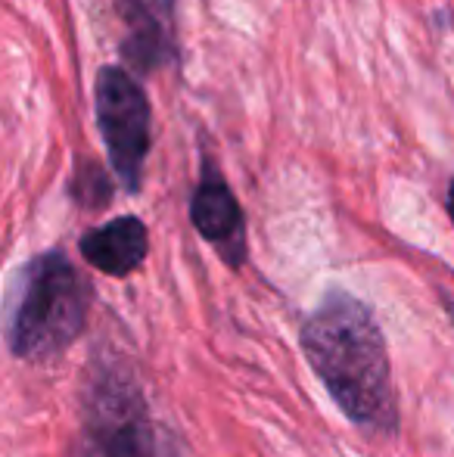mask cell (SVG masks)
Masks as SVG:
<instances>
[{
	"label": "cell",
	"mask_w": 454,
	"mask_h": 457,
	"mask_svg": "<svg viewBox=\"0 0 454 457\" xmlns=\"http://www.w3.org/2000/svg\"><path fill=\"white\" fill-rule=\"evenodd\" d=\"M69 457H94V454L87 452V445H81V442L75 439V445H72V454H69Z\"/></svg>",
	"instance_id": "9"
},
{
	"label": "cell",
	"mask_w": 454,
	"mask_h": 457,
	"mask_svg": "<svg viewBox=\"0 0 454 457\" xmlns=\"http://www.w3.org/2000/svg\"><path fill=\"white\" fill-rule=\"evenodd\" d=\"M81 417L78 442L94 457H184L177 436L153 420L137 379L121 364H94Z\"/></svg>",
	"instance_id": "3"
},
{
	"label": "cell",
	"mask_w": 454,
	"mask_h": 457,
	"mask_svg": "<svg viewBox=\"0 0 454 457\" xmlns=\"http://www.w3.org/2000/svg\"><path fill=\"white\" fill-rule=\"evenodd\" d=\"M91 287L62 253L29 262L12 302L6 339L22 361H50L75 343L87 320Z\"/></svg>",
	"instance_id": "2"
},
{
	"label": "cell",
	"mask_w": 454,
	"mask_h": 457,
	"mask_svg": "<svg viewBox=\"0 0 454 457\" xmlns=\"http://www.w3.org/2000/svg\"><path fill=\"white\" fill-rule=\"evenodd\" d=\"M97 125L103 134L110 162L128 193L144 181V162L150 153V100L134 75L121 66H106L97 75Z\"/></svg>",
	"instance_id": "4"
},
{
	"label": "cell",
	"mask_w": 454,
	"mask_h": 457,
	"mask_svg": "<svg viewBox=\"0 0 454 457\" xmlns=\"http://www.w3.org/2000/svg\"><path fill=\"white\" fill-rule=\"evenodd\" d=\"M125 22L121 56L137 72H156L175 60V0H115Z\"/></svg>",
	"instance_id": "6"
},
{
	"label": "cell",
	"mask_w": 454,
	"mask_h": 457,
	"mask_svg": "<svg viewBox=\"0 0 454 457\" xmlns=\"http://www.w3.org/2000/svg\"><path fill=\"white\" fill-rule=\"evenodd\" d=\"M309 364L351 423L374 433H395L392 367L386 339L361 299L334 289L302 327Z\"/></svg>",
	"instance_id": "1"
},
{
	"label": "cell",
	"mask_w": 454,
	"mask_h": 457,
	"mask_svg": "<svg viewBox=\"0 0 454 457\" xmlns=\"http://www.w3.org/2000/svg\"><path fill=\"white\" fill-rule=\"evenodd\" d=\"M78 249L87 265H94L97 271L110 277H128L144 265L146 249H150V237H146V228L140 218L121 215L112 218L110 224H100V228L87 230L81 237Z\"/></svg>",
	"instance_id": "7"
},
{
	"label": "cell",
	"mask_w": 454,
	"mask_h": 457,
	"mask_svg": "<svg viewBox=\"0 0 454 457\" xmlns=\"http://www.w3.org/2000/svg\"><path fill=\"white\" fill-rule=\"evenodd\" d=\"M190 221L209 240L230 268H240L246 259V221L236 196L230 193L225 178L215 171L212 162L202 169V181L196 184L190 199Z\"/></svg>",
	"instance_id": "5"
},
{
	"label": "cell",
	"mask_w": 454,
	"mask_h": 457,
	"mask_svg": "<svg viewBox=\"0 0 454 457\" xmlns=\"http://www.w3.org/2000/svg\"><path fill=\"white\" fill-rule=\"evenodd\" d=\"M449 215H451V221H454V178H451V184H449Z\"/></svg>",
	"instance_id": "10"
},
{
	"label": "cell",
	"mask_w": 454,
	"mask_h": 457,
	"mask_svg": "<svg viewBox=\"0 0 454 457\" xmlns=\"http://www.w3.org/2000/svg\"><path fill=\"white\" fill-rule=\"evenodd\" d=\"M72 196L85 209H103L112 199V184L106 178V171L94 162H85L81 169H75L72 178Z\"/></svg>",
	"instance_id": "8"
}]
</instances>
